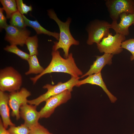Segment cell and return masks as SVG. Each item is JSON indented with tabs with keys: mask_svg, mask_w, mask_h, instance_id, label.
<instances>
[{
	"mask_svg": "<svg viewBox=\"0 0 134 134\" xmlns=\"http://www.w3.org/2000/svg\"><path fill=\"white\" fill-rule=\"evenodd\" d=\"M9 99V94L0 91V114L3 126L6 129L9 126H15L10 118Z\"/></svg>",
	"mask_w": 134,
	"mask_h": 134,
	"instance_id": "14",
	"label": "cell"
},
{
	"mask_svg": "<svg viewBox=\"0 0 134 134\" xmlns=\"http://www.w3.org/2000/svg\"><path fill=\"white\" fill-rule=\"evenodd\" d=\"M31 95L30 92L24 87L20 90L10 92L9 94L8 105L12 110L11 115L15 117L17 120L20 117L19 112L21 106L28 103L27 98Z\"/></svg>",
	"mask_w": 134,
	"mask_h": 134,
	"instance_id": "9",
	"label": "cell"
},
{
	"mask_svg": "<svg viewBox=\"0 0 134 134\" xmlns=\"http://www.w3.org/2000/svg\"><path fill=\"white\" fill-rule=\"evenodd\" d=\"M113 56V55L107 53H104L101 56H96V60L91 66L89 69L80 78H83L87 76L101 72L102 69L105 66L111 64Z\"/></svg>",
	"mask_w": 134,
	"mask_h": 134,
	"instance_id": "15",
	"label": "cell"
},
{
	"mask_svg": "<svg viewBox=\"0 0 134 134\" xmlns=\"http://www.w3.org/2000/svg\"><path fill=\"white\" fill-rule=\"evenodd\" d=\"M21 74L12 67L0 70V91L10 92L19 90L22 84Z\"/></svg>",
	"mask_w": 134,
	"mask_h": 134,
	"instance_id": "4",
	"label": "cell"
},
{
	"mask_svg": "<svg viewBox=\"0 0 134 134\" xmlns=\"http://www.w3.org/2000/svg\"><path fill=\"white\" fill-rule=\"evenodd\" d=\"M7 130L10 134H29L30 129L24 123L18 126H10Z\"/></svg>",
	"mask_w": 134,
	"mask_h": 134,
	"instance_id": "22",
	"label": "cell"
},
{
	"mask_svg": "<svg viewBox=\"0 0 134 134\" xmlns=\"http://www.w3.org/2000/svg\"><path fill=\"white\" fill-rule=\"evenodd\" d=\"M110 25L108 22L103 20L96 19L91 21L86 29L88 34L87 44L90 45L94 43H99L110 33Z\"/></svg>",
	"mask_w": 134,
	"mask_h": 134,
	"instance_id": "5",
	"label": "cell"
},
{
	"mask_svg": "<svg viewBox=\"0 0 134 134\" xmlns=\"http://www.w3.org/2000/svg\"><path fill=\"white\" fill-rule=\"evenodd\" d=\"M29 66V70L25 74L28 75L31 74H40L44 70V69L40 65L37 55L30 56L27 61Z\"/></svg>",
	"mask_w": 134,
	"mask_h": 134,
	"instance_id": "17",
	"label": "cell"
},
{
	"mask_svg": "<svg viewBox=\"0 0 134 134\" xmlns=\"http://www.w3.org/2000/svg\"><path fill=\"white\" fill-rule=\"evenodd\" d=\"M23 17L26 26L33 28L37 34H44L53 36L57 40H59V33L51 32L47 30L42 26L37 20H31L27 18L24 15H23Z\"/></svg>",
	"mask_w": 134,
	"mask_h": 134,
	"instance_id": "16",
	"label": "cell"
},
{
	"mask_svg": "<svg viewBox=\"0 0 134 134\" xmlns=\"http://www.w3.org/2000/svg\"><path fill=\"white\" fill-rule=\"evenodd\" d=\"M49 17L54 20L57 24L60 29V36L58 42H54L52 51H56L61 48L64 51V56L67 58L69 55L70 47L72 45H78L79 42L75 40L69 30L71 19L68 18L65 22H63L58 17L55 12L52 9L48 11Z\"/></svg>",
	"mask_w": 134,
	"mask_h": 134,
	"instance_id": "2",
	"label": "cell"
},
{
	"mask_svg": "<svg viewBox=\"0 0 134 134\" xmlns=\"http://www.w3.org/2000/svg\"><path fill=\"white\" fill-rule=\"evenodd\" d=\"M0 134H10L4 127L1 118L0 119Z\"/></svg>",
	"mask_w": 134,
	"mask_h": 134,
	"instance_id": "27",
	"label": "cell"
},
{
	"mask_svg": "<svg viewBox=\"0 0 134 134\" xmlns=\"http://www.w3.org/2000/svg\"><path fill=\"white\" fill-rule=\"evenodd\" d=\"M29 134H53L39 123L30 129Z\"/></svg>",
	"mask_w": 134,
	"mask_h": 134,
	"instance_id": "24",
	"label": "cell"
},
{
	"mask_svg": "<svg viewBox=\"0 0 134 134\" xmlns=\"http://www.w3.org/2000/svg\"><path fill=\"white\" fill-rule=\"evenodd\" d=\"M105 4L113 21H117L123 12L132 14L134 12V0H107Z\"/></svg>",
	"mask_w": 134,
	"mask_h": 134,
	"instance_id": "7",
	"label": "cell"
},
{
	"mask_svg": "<svg viewBox=\"0 0 134 134\" xmlns=\"http://www.w3.org/2000/svg\"><path fill=\"white\" fill-rule=\"evenodd\" d=\"M4 29L6 32L5 40L10 45L22 47L25 44L26 40L31 33V32L26 28H20L10 24L8 25Z\"/></svg>",
	"mask_w": 134,
	"mask_h": 134,
	"instance_id": "10",
	"label": "cell"
},
{
	"mask_svg": "<svg viewBox=\"0 0 134 134\" xmlns=\"http://www.w3.org/2000/svg\"><path fill=\"white\" fill-rule=\"evenodd\" d=\"M52 58L48 66L41 74L30 78L34 84L44 75L54 72L66 73L71 76L78 77L83 75V72L77 66L72 53H70L67 58H64L58 50L52 51Z\"/></svg>",
	"mask_w": 134,
	"mask_h": 134,
	"instance_id": "1",
	"label": "cell"
},
{
	"mask_svg": "<svg viewBox=\"0 0 134 134\" xmlns=\"http://www.w3.org/2000/svg\"><path fill=\"white\" fill-rule=\"evenodd\" d=\"M125 36L118 33L112 35L110 33L106 37H104L98 44L97 48L100 53H104L113 55L121 52L123 49L121 47L123 42L125 40Z\"/></svg>",
	"mask_w": 134,
	"mask_h": 134,
	"instance_id": "6",
	"label": "cell"
},
{
	"mask_svg": "<svg viewBox=\"0 0 134 134\" xmlns=\"http://www.w3.org/2000/svg\"><path fill=\"white\" fill-rule=\"evenodd\" d=\"M120 21L119 23L117 21H112L110 28L116 32L125 36L129 34V28L132 25H134V12L132 14L123 12L119 16Z\"/></svg>",
	"mask_w": 134,
	"mask_h": 134,
	"instance_id": "12",
	"label": "cell"
},
{
	"mask_svg": "<svg viewBox=\"0 0 134 134\" xmlns=\"http://www.w3.org/2000/svg\"><path fill=\"white\" fill-rule=\"evenodd\" d=\"M2 7H0V30L4 29L8 25L6 22V18L3 13Z\"/></svg>",
	"mask_w": 134,
	"mask_h": 134,
	"instance_id": "26",
	"label": "cell"
},
{
	"mask_svg": "<svg viewBox=\"0 0 134 134\" xmlns=\"http://www.w3.org/2000/svg\"><path fill=\"white\" fill-rule=\"evenodd\" d=\"M25 44L27 47L30 56H37L38 55L37 50L38 39L36 35L29 36L26 40Z\"/></svg>",
	"mask_w": 134,
	"mask_h": 134,
	"instance_id": "19",
	"label": "cell"
},
{
	"mask_svg": "<svg viewBox=\"0 0 134 134\" xmlns=\"http://www.w3.org/2000/svg\"><path fill=\"white\" fill-rule=\"evenodd\" d=\"M71 92L66 90L46 100L45 104L39 111L40 118H47L54 113L55 109L61 105L66 103L71 98Z\"/></svg>",
	"mask_w": 134,
	"mask_h": 134,
	"instance_id": "8",
	"label": "cell"
},
{
	"mask_svg": "<svg viewBox=\"0 0 134 134\" xmlns=\"http://www.w3.org/2000/svg\"><path fill=\"white\" fill-rule=\"evenodd\" d=\"M37 106L26 103L20 108V117L24 120V124L30 129L39 123L40 115L39 112L36 110Z\"/></svg>",
	"mask_w": 134,
	"mask_h": 134,
	"instance_id": "11",
	"label": "cell"
},
{
	"mask_svg": "<svg viewBox=\"0 0 134 134\" xmlns=\"http://www.w3.org/2000/svg\"><path fill=\"white\" fill-rule=\"evenodd\" d=\"M0 1L6 12V18L10 19L12 14L18 11L16 0H0Z\"/></svg>",
	"mask_w": 134,
	"mask_h": 134,
	"instance_id": "18",
	"label": "cell"
},
{
	"mask_svg": "<svg viewBox=\"0 0 134 134\" xmlns=\"http://www.w3.org/2000/svg\"><path fill=\"white\" fill-rule=\"evenodd\" d=\"M121 47L130 51L132 54L130 60L134 61V38H131L123 42Z\"/></svg>",
	"mask_w": 134,
	"mask_h": 134,
	"instance_id": "23",
	"label": "cell"
},
{
	"mask_svg": "<svg viewBox=\"0 0 134 134\" xmlns=\"http://www.w3.org/2000/svg\"><path fill=\"white\" fill-rule=\"evenodd\" d=\"M9 23L10 25L20 28H25L27 26L23 15L18 10L11 15Z\"/></svg>",
	"mask_w": 134,
	"mask_h": 134,
	"instance_id": "20",
	"label": "cell"
},
{
	"mask_svg": "<svg viewBox=\"0 0 134 134\" xmlns=\"http://www.w3.org/2000/svg\"><path fill=\"white\" fill-rule=\"evenodd\" d=\"M4 49L6 51L16 54L22 59L27 61L30 56L29 54L20 50L15 45H7Z\"/></svg>",
	"mask_w": 134,
	"mask_h": 134,
	"instance_id": "21",
	"label": "cell"
},
{
	"mask_svg": "<svg viewBox=\"0 0 134 134\" xmlns=\"http://www.w3.org/2000/svg\"><path fill=\"white\" fill-rule=\"evenodd\" d=\"M86 84L96 85L101 88L107 95L111 103H114L117 100L116 97L112 94L107 89L103 79L101 72L89 75L84 79L79 80L76 86L79 87Z\"/></svg>",
	"mask_w": 134,
	"mask_h": 134,
	"instance_id": "13",
	"label": "cell"
},
{
	"mask_svg": "<svg viewBox=\"0 0 134 134\" xmlns=\"http://www.w3.org/2000/svg\"><path fill=\"white\" fill-rule=\"evenodd\" d=\"M18 10L22 15L27 14L28 12L31 11L32 7L31 5L28 6L24 3L22 0H16Z\"/></svg>",
	"mask_w": 134,
	"mask_h": 134,
	"instance_id": "25",
	"label": "cell"
},
{
	"mask_svg": "<svg viewBox=\"0 0 134 134\" xmlns=\"http://www.w3.org/2000/svg\"><path fill=\"white\" fill-rule=\"evenodd\" d=\"M133 134H134V133H133Z\"/></svg>",
	"mask_w": 134,
	"mask_h": 134,
	"instance_id": "28",
	"label": "cell"
},
{
	"mask_svg": "<svg viewBox=\"0 0 134 134\" xmlns=\"http://www.w3.org/2000/svg\"><path fill=\"white\" fill-rule=\"evenodd\" d=\"M71 76L70 79L66 82H59L54 85L49 84L44 85L43 88L47 90L46 92L35 99L28 100V103L37 106L50 97L59 94L66 90H68L71 92L73 91V87L76 86L80 78Z\"/></svg>",
	"mask_w": 134,
	"mask_h": 134,
	"instance_id": "3",
	"label": "cell"
}]
</instances>
